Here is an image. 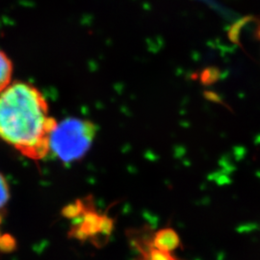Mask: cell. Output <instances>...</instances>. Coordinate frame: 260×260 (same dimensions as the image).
Masks as SVG:
<instances>
[{"instance_id":"obj_1","label":"cell","mask_w":260,"mask_h":260,"mask_svg":"<svg viewBox=\"0 0 260 260\" xmlns=\"http://www.w3.org/2000/svg\"><path fill=\"white\" fill-rule=\"evenodd\" d=\"M57 124L47 100L33 85L15 82L0 93V139L23 156L46 157Z\"/></svg>"},{"instance_id":"obj_2","label":"cell","mask_w":260,"mask_h":260,"mask_svg":"<svg viewBox=\"0 0 260 260\" xmlns=\"http://www.w3.org/2000/svg\"><path fill=\"white\" fill-rule=\"evenodd\" d=\"M95 127L91 121L67 119L57 124L50 139V151L64 162L83 157L91 148Z\"/></svg>"},{"instance_id":"obj_3","label":"cell","mask_w":260,"mask_h":260,"mask_svg":"<svg viewBox=\"0 0 260 260\" xmlns=\"http://www.w3.org/2000/svg\"><path fill=\"white\" fill-rule=\"evenodd\" d=\"M180 245V240L177 233L171 229L160 231L155 235L153 246L159 251L172 252L176 251Z\"/></svg>"},{"instance_id":"obj_4","label":"cell","mask_w":260,"mask_h":260,"mask_svg":"<svg viewBox=\"0 0 260 260\" xmlns=\"http://www.w3.org/2000/svg\"><path fill=\"white\" fill-rule=\"evenodd\" d=\"M13 75V63L8 55L0 49V93H3L10 85Z\"/></svg>"},{"instance_id":"obj_5","label":"cell","mask_w":260,"mask_h":260,"mask_svg":"<svg viewBox=\"0 0 260 260\" xmlns=\"http://www.w3.org/2000/svg\"><path fill=\"white\" fill-rule=\"evenodd\" d=\"M144 260H178L173 256L170 252L159 251L155 248L150 249V251L146 254V258Z\"/></svg>"},{"instance_id":"obj_6","label":"cell","mask_w":260,"mask_h":260,"mask_svg":"<svg viewBox=\"0 0 260 260\" xmlns=\"http://www.w3.org/2000/svg\"><path fill=\"white\" fill-rule=\"evenodd\" d=\"M9 198V186L7 180L0 174V209L8 203Z\"/></svg>"}]
</instances>
